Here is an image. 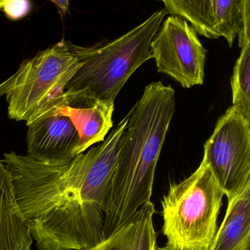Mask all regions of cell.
I'll return each mask as SVG.
<instances>
[{
    "mask_svg": "<svg viewBox=\"0 0 250 250\" xmlns=\"http://www.w3.org/2000/svg\"><path fill=\"white\" fill-rule=\"evenodd\" d=\"M33 242L17 203L11 172L0 161V250H31Z\"/></svg>",
    "mask_w": 250,
    "mask_h": 250,
    "instance_id": "10",
    "label": "cell"
},
{
    "mask_svg": "<svg viewBox=\"0 0 250 250\" xmlns=\"http://www.w3.org/2000/svg\"><path fill=\"white\" fill-rule=\"evenodd\" d=\"M167 14L189 22L209 39L223 37L232 47L235 38L250 29L249 0H164Z\"/></svg>",
    "mask_w": 250,
    "mask_h": 250,
    "instance_id": "8",
    "label": "cell"
},
{
    "mask_svg": "<svg viewBox=\"0 0 250 250\" xmlns=\"http://www.w3.org/2000/svg\"><path fill=\"white\" fill-rule=\"evenodd\" d=\"M154 205H143L134 216L100 244L86 250H154L157 235L153 218Z\"/></svg>",
    "mask_w": 250,
    "mask_h": 250,
    "instance_id": "11",
    "label": "cell"
},
{
    "mask_svg": "<svg viewBox=\"0 0 250 250\" xmlns=\"http://www.w3.org/2000/svg\"><path fill=\"white\" fill-rule=\"evenodd\" d=\"M27 156L48 165L69 163L74 157L79 135L69 118L55 114L27 125Z\"/></svg>",
    "mask_w": 250,
    "mask_h": 250,
    "instance_id": "9",
    "label": "cell"
},
{
    "mask_svg": "<svg viewBox=\"0 0 250 250\" xmlns=\"http://www.w3.org/2000/svg\"><path fill=\"white\" fill-rule=\"evenodd\" d=\"M5 0H0V11L3 8L4 4H5Z\"/></svg>",
    "mask_w": 250,
    "mask_h": 250,
    "instance_id": "18",
    "label": "cell"
},
{
    "mask_svg": "<svg viewBox=\"0 0 250 250\" xmlns=\"http://www.w3.org/2000/svg\"><path fill=\"white\" fill-rule=\"evenodd\" d=\"M222 188L205 159L162 200L163 234L172 250H209L217 232Z\"/></svg>",
    "mask_w": 250,
    "mask_h": 250,
    "instance_id": "5",
    "label": "cell"
},
{
    "mask_svg": "<svg viewBox=\"0 0 250 250\" xmlns=\"http://www.w3.org/2000/svg\"><path fill=\"white\" fill-rule=\"evenodd\" d=\"M58 8V12L62 17L65 16L68 12V8H69V1L68 0H53L52 1Z\"/></svg>",
    "mask_w": 250,
    "mask_h": 250,
    "instance_id": "16",
    "label": "cell"
},
{
    "mask_svg": "<svg viewBox=\"0 0 250 250\" xmlns=\"http://www.w3.org/2000/svg\"><path fill=\"white\" fill-rule=\"evenodd\" d=\"M250 250V246H248V247H246V248L244 249V250Z\"/></svg>",
    "mask_w": 250,
    "mask_h": 250,
    "instance_id": "19",
    "label": "cell"
},
{
    "mask_svg": "<svg viewBox=\"0 0 250 250\" xmlns=\"http://www.w3.org/2000/svg\"><path fill=\"white\" fill-rule=\"evenodd\" d=\"M80 61L62 39L23 61L12 76L0 83V97L8 103V116L27 125L67 106L65 88L78 71Z\"/></svg>",
    "mask_w": 250,
    "mask_h": 250,
    "instance_id": "4",
    "label": "cell"
},
{
    "mask_svg": "<svg viewBox=\"0 0 250 250\" xmlns=\"http://www.w3.org/2000/svg\"><path fill=\"white\" fill-rule=\"evenodd\" d=\"M154 250H171V249L168 248V247H167L166 246L164 247H158L157 245L156 246V247H155Z\"/></svg>",
    "mask_w": 250,
    "mask_h": 250,
    "instance_id": "17",
    "label": "cell"
},
{
    "mask_svg": "<svg viewBox=\"0 0 250 250\" xmlns=\"http://www.w3.org/2000/svg\"><path fill=\"white\" fill-rule=\"evenodd\" d=\"M2 9L8 18L18 20L25 17L31 10V2L25 0H5Z\"/></svg>",
    "mask_w": 250,
    "mask_h": 250,
    "instance_id": "15",
    "label": "cell"
},
{
    "mask_svg": "<svg viewBox=\"0 0 250 250\" xmlns=\"http://www.w3.org/2000/svg\"><path fill=\"white\" fill-rule=\"evenodd\" d=\"M115 105L96 103L90 107L65 106L57 114L68 117L79 135L74 156L84 153L96 143H102L113 126Z\"/></svg>",
    "mask_w": 250,
    "mask_h": 250,
    "instance_id": "12",
    "label": "cell"
},
{
    "mask_svg": "<svg viewBox=\"0 0 250 250\" xmlns=\"http://www.w3.org/2000/svg\"><path fill=\"white\" fill-rule=\"evenodd\" d=\"M241 51L231 77L232 105L250 120V40L240 45Z\"/></svg>",
    "mask_w": 250,
    "mask_h": 250,
    "instance_id": "14",
    "label": "cell"
},
{
    "mask_svg": "<svg viewBox=\"0 0 250 250\" xmlns=\"http://www.w3.org/2000/svg\"><path fill=\"white\" fill-rule=\"evenodd\" d=\"M124 117L102 143L69 163L4 154L19 207L39 250H86L104 240L105 211Z\"/></svg>",
    "mask_w": 250,
    "mask_h": 250,
    "instance_id": "1",
    "label": "cell"
},
{
    "mask_svg": "<svg viewBox=\"0 0 250 250\" xmlns=\"http://www.w3.org/2000/svg\"><path fill=\"white\" fill-rule=\"evenodd\" d=\"M203 159L228 200L250 187V120L235 106L218 120Z\"/></svg>",
    "mask_w": 250,
    "mask_h": 250,
    "instance_id": "6",
    "label": "cell"
},
{
    "mask_svg": "<svg viewBox=\"0 0 250 250\" xmlns=\"http://www.w3.org/2000/svg\"><path fill=\"white\" fill-rule=\"evenodd\" d=\"M150 43L158 71L167 74L184 88L204 83L207 50L195 30L185 20L169 16Z\"/></svg>",
    "mask_w": 250,
    "mask_h": 250,
    "instance_id": "7",
    "label": "cell"
},
{
    "mask_svg": "<svg viewBox=\"0 0 250 250\" xmlns=\"http://www.w3.org/2000/svg\"><path fill=\"white\" fill-rule=\"evenodd\" d=\"M250 246V187L228 200L221 226L209 250H243Z\"/></svg>",
    "mask_w": 250,
    "mask_h": 250,
    "instance_id": "13",
    "label": "cell"
},
{
    "mask_svg": "<svg viewBox=\"0 0 250 250\" xmlns=\"http://www.w3.org/2000/svg\"><path fill=\"white\" fill-rule=\"evenodd\" d=\"M175 109V90L153 82L128 112L109 186L104 239L150 202L156 165Z\"/></svg>",
    "mask_w": 250,
    "mask_h": 250,
    "instance_id": "2",
    "label": "cell"
},
{
    "mask_svg": "<svg viewBox=\"0 0 250 250\" xmlns=\"http://www.w3.org/2000/svg\"><path fill=\"white\" fill-rule=\"evenodd\" d=\"M165 8L118 39L90 46L68 42L80 67L65 88L67 106L90 107L96 103L115 105V100L128 79L153 59L150 43L166 17Z\"/></svg>",
    "mask_w": 250,
    "mask_h": 250,
    "instance_id": "3",
    "label": "cell"
}]
</instances>
